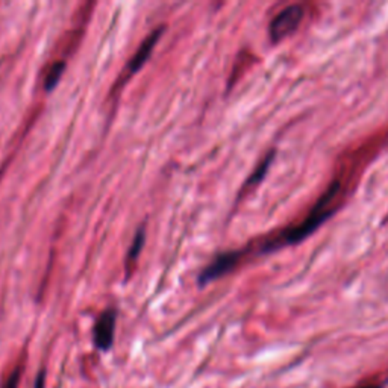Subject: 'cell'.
<instances>
[{
    "label": "cell",
    "instance_id": "cell-1",
    "mask_svg": "<svg viewBox=\"0 0 388 388\" xmlns=\"http://www.w3.org/2000/svg\"><path fill=\"white\" fill-rule=\"evenodd\" d=\"M388 140V131L376 134L355 149L347 151L343 156L338 158L335 173L331 179L330 185L325 188V192L318 196L314 205L308 210L301 220H294L276 232H270L258 240L247 244L240 251H232L230 254L232 261L237 264L235 268L247 261L249 258L267 255L287 246H293L305 240L314 231H317L326 220L340 210L347 201V197L353 192L358 179L364 173V168L370 164L372 159L381 151L385 142Z\"/></svg>",
    "mask_w": 388,
    "mask_h": 388
},
{
    "label": "cell",
    "instance_id": "cell-2",
    "mask_svg": "<svg viewBox=\"0 0 388 388\" xmlns=\"http://www.w3.org/2000/svg\"><path fill=\"white\" fill-rule=\"evenodd\" d=\"M306 9L302 4L288 5L277 13L270 22L268 27V35L273 43L284 42L285 38L292 37L297 29L301 27L302 20L305 18Z\"/></svg>",
    "mask_w": 388,
    "mask_h": 388
},
{
    "label": "cell",
    "instance_id": "cell-3",
    "mask_svg": "<svg viewBox=\"0 0 388 388\" xmlns=\"http://www.w3.org/2000/svg\"><path fill=\"white\" fill-rule=\"evenodd\" d=\"M115 317L114 310H106L97 318L94 325V344L101 351H108L114 343Z\"/></svg>",
    "mask_w": 388,
    "mask_h": 388
},
{
    "label": "cell",
    "instance_id": "cell-4",
    "mask_svg": "<svg viewBox=\"0 0 388 388\" xmlns=\"http://www.w3.org/2000/svg\"><path fill=\"white\" fill-rule=\"evenodd\" d=\"M163 31H164V27H158L156 31H154L151 35H149V37L144 39V42L142 43V46L138 47L137 54L131 58V61H129V64H127V67H126V70H125V77L132 76L137 70H140V68L144 65V63L147 61L149 56H151L155 44L158 43L159 37H161Z\"/></svg>",
    "mask_w": 388,
    "mask_h": 388
},
{
    "label": "cell",
    "instance_id": "cell-5",
    "mask_svg": "<svg viewBox=\"0 0 388 388\" xmlns=\"http://www.w3.org/2000/svg\"><path fill=\"white\" fill-rule=\"evenodd\" d=\"M64 68H65V61H55L51 65V68H49V72L46 75V79H44L46 92H52V89L56 87L59 79H61V76L64 73Z\"/></svg>",
    "mask_w": 388,
    "mask_h": 388
},
{
    "label": "cell",
    "instance_id": "cell-6",
    "mask_svg": "<svg viewBox=\"0 0 388 388\" xmlns=\"http://www.w3.org/2000/svg\"><path fill=\"white\" fill-rule=\"evenodd\" d=\"M272 159H273V152H272V154H268V155L265 156V159H264V161H263L260 165H258V168L254 172V175L247 179V182H246V185H244V190H243L242 193H246V192H249V190H252V188H254L255 185H258V184H260V182L263 181V177H264V175H265V172H267L268 165H270Z\"/></svg>",
    "mask_w": 388,
    "mask_h": 388
},
{
    "label": "cell",
    "instance_id": "cell-7",
    "mask_svg": "<svg viewBox=\"0 0 388 388\" xmlns=\"http://www.w3.org/2000/svg\"><path fill=\"white\" fill-rule=\"evenodd\" d=\"M144 240H146L144 230H138V232H137V235L134 238V243L131 244V249H129V252H127V263H126V265H129V268H131L134 265V263L138 260V255H140V252L143 251Z\"/></svg>",
    "mask_w": 388,
    "mask_h": 388
},
{
    "label": "cell",
    "instance_id": "cell-8",
    "mask_svg": "<svg viewBox=\"0 0 388 388\" xmlns=\"http://www.w3.org/2000/svg\"><path fill=\"white\" fill-rule=\"evenodd\" d=\"M20 373H22V372H20V369H15L11 373V376H9L8 380H6L4 388H17L18 387V381H20Z\"/></svg>",
    "mask_w": 388,
    "mask_h": 388
},
{
    "label": "cell",
    "instance_id": "cell-9",
    "mask_svg": "<svg viewBox=\"0 0 388 388\" xmlns=\"http://www.w3.org/2000/svg\"><path fill=\"white\" fill-rule=\"evenodd\" d=\"M35 388H44V372L39 373V376L37 377Z\"/></svg>",
    "mask_w": 388,
    "mask_h": 388
},
{
    "label": "cell",
    "instance_id": "cell-10",
    "mask_svg": "<svg viewBox=\"0 0 388 388\" xmlns=\"http://www.w3.org/2000/svg\"><path fill=\"white\" fill-rule=\"evenodd\" d=\"M356 388H381V387L376 385V384H365V385H360V387H356Z\"/></svg>",
    "mask_w": 388,
    "mask_h": 388
}]
</instances>
